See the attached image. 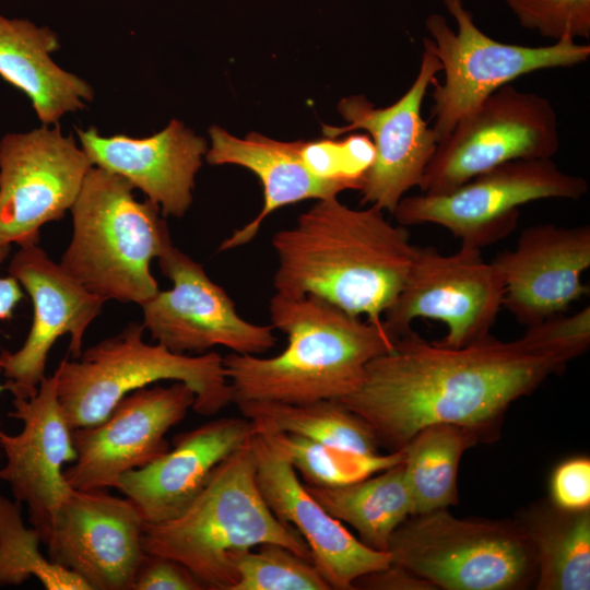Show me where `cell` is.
Segmentation results:
<instances>
[{"label": "cell", "mask_w": 590, "mask_h": 590, "mask_svg": "<svg viewBox=\"0 0 590 590\" xmlns=\"http://www.w3.org/2000/svg\"><path fill=\"white\" fill-rule=\"evenodd\" d=\"M569 361L526 331L509 342L492 335L448 347L411 330L370 361L359 387L339 401L370 425L387 452L402 450L418 430L441 423L488 442L498 438L511 403Z\"/></svg>", "instance_id": "obj_1"}, {"label": "cell", "mask_w": 590, "mask_h": 590, "mask_svg": "<svg viewBox=\"0 0 590 590\" xmlns=\"http://www.w3.org/2000/svg\"><path fill=\"white\" fill-rule=\"evenodd\" d=\"M275 293L314 295L371 322L400 293L417 246L405 226L375 205L352 209L337 197L318 200L296 225L272 238Z\"/></svg>", "instance_id": "obj_2"}, {"label": "cell", "mask_w": 590, "mask_h": 590, "mask_svg": "<svg viewBox=\"0 0 590 590\" xmlns=\"http://www.w3.org/2000/svg\"><path fill=\"white\" fill-rule=\"evenodd\" d=\"M269 311L271 326L286 335L287 345L271 357L234 352L223 357L233 403L341 400L359 387L367 364L391 351L397 340L384 322L314 295L275 293Z\"/></svg>", "instance_id": "obj_3"}, {"label": "cell", "mask_w": 590, "mask_h": 590, "mask_svg": "<svg viewBox=\"0 0 590 590\" xmlns=\"http://www.w3.org/2000/svg\"><path fill=\"white\" fill-rule=\"evenodd\" d=\"M266 543L281 544L311 560L303 536L267 506L250 440L214 469L182 514L166 522L144 523L142 535L145 553L181 563L205 590H231L236 574L229 555Z\"/></svg>", "instance_id": "obj_4"}, {"label": "cell", "mask_w": 590, "mask_h": 590, "mask_svg": "<svg viewBox=\"0 0 590 590\" xmlns=\"http://www.w3.org/2000/svg\"><path fill=\"white\" fill-rule=\"evenodd\" d=\"M122 177L92 166L70 209L72 237L60 266L106 300L143 305L158 291L151 262L173 241L160 208L138 201Z\"/></svg>", "instance_id": "obj_5"}, {"label": "cell", "mask_w": 590, "mask_h": 590, "mask_svg": "<svg viewBox=\"0 0 590 590\" xmlns=\"http://www.w3.org/2000/svg\"><path fill=\"white\" fill-rule=\"evenodd\" d=\"M142 322L63 358L56 368L57 393L72 429L103 421L127 394L162 381H181L196 396L192 411L212 416L233 403L223 356L209 351L191 356L143 340Z\"/></svg>", "instance_id": "obj_6"}, {"label": "cell", "mask_w": 590, "mask_h": 590, "mask_svg": "<svg viewBox=\"0 0 590 590\" xmlns=\"http://www.w3.org/2000/svg\"><path fill=\"white\" fill-rule=\"evenodd\" d=\"M387 552L435 589L523 590L536 579L534 552L515 519H461L448 509L411 515Z\"/></svg>", "instance_id": "obj_7"}, {"label": "cell", "mask_w": 590, "mask_h": 590, "mask_svg": "<svg viewBox=\"0 0 590 590\" xmlns=\"http://www.w3.org/2000/svg\"><path fill=\"white\" fill-rule=\"evenodd\" d=\"M457 23L455 31L441 14H430L425 27L430 37L423 47L440 61L442 83L432 93V126L438 142L487 96L519 76L534 71L578 66L588 60L590 45L563 38L547 46L498 42L475 24L463 0H442Z\"/></svg>", "instance_id": "obj_8"}, {"label": "cell", "mask_w": 590, "mask_h": 590, "mask_svg": "<svg viewBox=\"0 0 590 590\" xmlns=\"http://www.w3.org/2000/svg\"><path fill=\"white\" fill-rule=\"evenodd\" d=\"M587 179L567 174L551 158L517 160L475 176L442 194L403 197L393 215L402 226L436 224L461 245L482 249L515 231L519 208L544 199H581Z\"/></svg>", "instance_id": "obj_9"}, {"label": "cell", "mask_w": 590, "mask_h": 590, "mask_svg": "<svg viewBox=\"0 0 590 590\" xmlns=\"http://www.w3.org/2000/svg\"><path fill=\"white\" fill-rule=\"evenodd\" d=\"M558 149L552 103L507 84L464 115L437 143L418 188L427 194L447 193L502 164L552 158Z\"/></svg>", "instance_id": "obj_10"}, {"label": "cell", "mask_w": 590, "mask_h": 590, "mask_svg": "<svg viewBox=\"0 0 590 590\" xmlns=\"http://www.w3.org/2000/svg\"><path fill=\"white\" fill-rule=\"evenodd\" d=\"M503 278L481 249L463 246L451 255L417 247L406 280L382 316L388 332L398 339L412 330L417 318L435 319L447 327L438 341L462 347L492 337L504 304Z\"/></svg>", "instance_id": "obj_11"}, {"label": "cell", "mask_w": 590, "mask_h": 590, "mask_svg": "<svg viewBox=\"0 0 590 590\" xmlns=\"http://www.w3.org/2000/svg\"><path fill=\"white\" fill-rule=\"evenodd\" d=\"M59 125L0 141V246L38 244L42 227L63 217L92 167Z\"/></svg>", "instance_id": "obj_12"}, {"label": "cell", "mask_w": 590, "mask_h": 590, "mask_svg": "<svg viewBox=\"0 0 590 590\" xmlns=\"http://www.w3.org/2000/svg\"><path fill=\"white\" fill-rule=\"evenodd\" d=\"M172 288L141 305L151 338L178 354H203L221 345L237 354L258 355L276 344L272 326L241 318L228 294L202 264L170 246L158 259Z\"/></svg>", "instance_id": "obj_13"}, {"label": "cell", "mask_w": 590, "mask_h": 590, "mask_svg": "<svg viewBox=\"0 0 590 590\" xmlns=\"http://www.w3.org/2000/svg\"><path fill=\"white\" fill-rule=\"evenodd\" d=\"M439 72L440 61L424 48L415 80L396 103L375 107L363 95L345 97L339 102L338 110L347 125L323 126L328 138L354 130H365L371 137L375 156L359 190L362 204L392 214L404 194L420 186L438 143L433 128L422 117V105Z\"/></svg>", "instance_id": "obj_14"}, {"label": "cell", "mask_w": 590, "mask_h": 590, "mask_svg": "<svg viewBox=\"0 0 590 590\" xmlns=\"http://www.w3.org/2000/svg\"><path fill=\"white\" fill-rule=\"evenodd\" d=\"M181 381L140 388L123 397L99 423L72 429L76 458L63 470L73 489L116 488L120 477L143 468L170 449L167 432L194 403Z\"/></svg>", "instance_id": "obj_15"}, {"label": "cell", "mask_w": 590, "mask_h": 590, "mask_svg": "<svg viewBox=\"0 0 590 590\" xmlns=\"http://www.w3.org/2000/svg\"><path fill=\"white\" fill-rule=\"evenodd\" d=\"M144 521L127 498L105 489H73L56 510L45 546L49 559L91 590H132L146 553Z\"/></svg>", "instance_id": "obj_16"}, {"label": "cell", "mask_w": 590, "mask_h": 590, "mask_svg": "<svg viewBox=\"0 0 590 590\" xmlns=\"http://www.w3.org/2000/svg\"><path fill=\"white\" fill-rule=\"evenodd\" d=\"M9 274L30 295L33 321L19 350L0 351V371L13 397L30 398L46 377L55 342L69 334V352L79 358L86 329L102 314L107 300L85 288L38 244L19 248L10 261Z\"/></svg>", "instance_id": "obj_17"}, {"label": "cell", "mask_w": 590, "mask_h": 590, "mask_svg": "<svg viewBox=\"0 0 590 590\" xmlns=\"http://www.w3.org/2000/svg\"><path fill=\"white\" fill-rule=\"evenodd\" d=\"M57 379L55 370L42 380L34 396L13 397L9 416L22 422V430L13 435L0 430V449L5 457L0 480L10 486L14 500L26 506L42 544L49 535L56 510L72 491L62 467L76 458Z\"/></svg>", "instance_id": "obj_18"}, {"label": "cell", "mask_w": 590, "mask_h": 590, "mask_svg": "<svg viewBox=\"0 0 590 590\" xmlns=\"http://www.w3.org/2000/svg\"><path fill=\"white\" fill-rule=\"evenodd\" d=\"M250 446L258 488L272 514L307 543L311 562L334 590H354L363 575L391 564L388 552L356 539L306 489L286 456L255 429Z\"/></svg>", "instance_id": "obj_19"}, {"label": "cell", "mask_w": 590, "mask_h": 590, "mask_svg": "<svg viewBox=\"0 0 590 590\" xmlns=\"http://www.w3.org/2000/svg\"><path fill=\"white\" fill-rule=\"evenodd\" d=\"M492 262L504 281L503 307L521 324L539 323L589 293L581 276L590 267V226H529Z\"/></svg>", "instance_id": "obj_20"}, {"label": "cell", "mask_w": 590, "mask_h": 590, "mask_svg": "<svg viewBox=\"0 0 590 590\" xmlns=\"http://www.w3.org/2000/svg\"><path fill=\"white\" fill-rule=\"evenodd\" d=\"M255 426L246 417H222L175 436L173 447L152 463L125 473L117 489L144 523H162L182 514L214 469L249 442Z\"/></svg>", "instance_id": "obj_21"}, {"label": "cell", "mask_w": 590, "mask_h": 590, "mask_svg": "<svg viewBox=\"0 0 590 590\" xmlns=\"http://www.w3.org/2000/svg\"><path fill=\"white\" fill-rule=\"evenodd\" d=\"M93 166L114 173L141 190L163 216L182 217L191 205L194 178L206 142L173 119L149 138L103 137L95 127L75 128Z\"/></svg>", "instance_id": "obj_22"}, {"label": "cell", "mask_w": 590, "mask_h": 590, "mask_svg": "<svg viewBox=\"0 0 590 590\" xmlns=\"http://www.w3.org/2000/svg\"><path fill=\"white\" fill-rule=\"evenodd\" d=\"M211 146L205 160L211 165H237L252 172L263 188V205L257 216L224 239L219 251H227L251 241L263 221L284 205L308 199H328L345 187L314 175L302 160L300 140L284 142L257 132L237 138L219 126L209 130Z\"/></svg>", "instance_id": "obj_23"}, {"label": "cell", "mask_w": 590, "mask_h": 590, "mask_svg": "<svg viewBox=\"0 0 590 590\" xmlns=\"http://www.w3.org/2000/svg\"><path fill=\"white\" fill-rule=\"evenodd\" d=\"M59 47L50 28L0 14V78L28 97L44 126L57 125L94 97L86 81L54 62L50 54Z\"/></svg>", "instance_id": "obj_24"}, {"label": "cell", "mask_w": 590, "mask_h": 590, "mask_svg": "<svg viewBox=\"0 0 590 590\" xmlns=\"http://www.w3.org/2000/svg\"><path fill=\"white\" fill-rule=\"evenodd\" d=\"M534 552L536 590L590 589V508L538 502L515 518Z\"/></svg>", "instance_id": "obj_25"}, {"label": "cell", "mask_w": 590, "mask_h": 590, "mask_svg": "<svg viewBox=\"0 0 590 590\" xmlns=\"http://www.w3.org/2000/svg\"><path fill=\"white\" fill-rule=\"evenodd\" d=\"M305 487L333 518L351 526L359 541L376 551L387 552L393 531L413 515L402 462L352 484Z\"/></svg>", "instance_id": "obj_26"}, {"label": "cell", "mask_w": 590, "mask_h": 590, "mask_svg": "<svg viewBox=\"0 0 590 590\" xmlns=\"http://www.w3.org/2000/svg\"><path fill=\"white\" fill-rule=\"evenodd\" d=\"M481 442L477 435L455 424H433L418 430L402 449L413 515L457 505L458 469L465 450Z\"/></svg>", "instance_id": "obj_27"}, {"label": "cell", "mask_w": 590, "mask_h": 590, "mask_svg": "<svg viewBox=\"0 0 590 590\" xmlns=\"http://www.w3.org/2000/svg\"><path fill=\"white\" fill-rule=\"evenodd\" d=\"M235 404L244 417L256 424L362 455L381 453L370 425L339 400L302 404L239 401Z\"/></svg>", "instance_id": "obj_28"}, {"label": "cell", "mask_w": 590, "mask_h": 590, "mask_svg": "<svg viewBox=\"0 0 590 590\" xmlns=\"http://www.w3.org/2000/svg\"><path fill=\"white\" fill-rule=\"evenodd\" d=\"M253 423V422H252ZM255 429L281 450L308 485L335 487L352 484L403 461V450L362 455L253 423Z\"/></svg>", "instance_id": "obj_29"}, {"label": "cell", "mask_w": 590, "mask_h": 590, "mask_svg": "<svg viewBox=\"0 0 590 590\" xmlns=\"http://www.w3.org/2000/svg\"><path fill=\"white\" fill-rule=\"evenodd\" d=\"M40 536L26 527L21 504L0 495V586H19L36 578L47 590H91L75 574L46 558Z\"/></svg>", "instance_id": "obj_30"}, {"label": "cell", "mask_w": 590, "mask_h": 590, "mask_svg": "<svg viewBox=\"0 0 590 590\" xmlns=\"http://www.w3.org/2000/svg\"><path fill=\"white\" fill-rule=\"evenodd\" d=\"M236 574L231 590H329L311 560L276 543L232 553Z\"/></svg>", "instance_id": "obj_31"}, {"label": "cell", "mask_w": 590, "mask_h": 590, "mask_svg": "<svg viewBox=\"0 0 590 590\" xmlns=\"http://www.w3.org/2000/svg\"><path fill=\"white\" fill-rule=\"evenodd\" d=\"M299 152L314 175L338 182L346 190L362 189L375 156L373 142L366 134H350L341 140H300Z\"/></svg>", "instance_id": "obj_32"}, {"label": "cell", "mask_w": 590, "mask_h": 590, "mask_svg": "<svg viewBox=\"0 0 590 590\" xmlns=\"http://www.w3.org/2000/svg\"><path fill=\"white\" fill-rule=\"evenodd\" d=\"M521 26L554 39L590 37V0H504Z\"/></svg>", "instance_id": "obj_33"}, {"label": "cell", "mask_w": 590, "mask_h": 590, "mask_svg": "<svg viewBox=\"0 0 590 590\" xmlns=\"http://www.w3.org/2000/svg\"><path fill=\"white\" fill-rule=\"evenodd\" d=\"M550 500L567 510L590 508V459L571 457L562 461L550 479Z\"/></svg>", "instance_id": "obj_34"}, {"label": "cell", "mask_w": 590, "mask_h": 590, "mask_svg": "<svg viewBox=\"0 0 590 590\" xmlns=\"http://www.w3.org/2000/svg\"><path fill=\"white\" fill-rule=\"evenodd\" d=\"M132 590L204 589L181 563L166 556L146 553L134 577Z\"/></svg>", "instance_id": "obj_35"}, {"label": "cell", "mask_w": 590, "mask_h": 590, "mask_svg": "<svg viewBox=\"0 0 590 590\" xmlns=\"http://www.w3.org/2000/svg\"><path fill=\"white\" fill-rule=\"evenodd\" d=\"M353 586L365 590H436L423 578L393 563L361 576Z\"/></svg>", "instance_id": "obj_36"}, {"label": "cell", "mask_w": 590, "mask_h": 590, "mask_svg": "<svg viewBox=\"0 0 590 590\" xmlns=\"http://www.w3.org/2000/svg\"><path fill=\"white\" fill-rule=\"evenodd\" d=\"M9 252L10 246H0V264ZM23 298L24 291L13 276H0V321L12 319L16 306Z\"/></svg>", "instance_id": "obj_37"}, {"label": "cell", "mask_w": 590, "mask_h": 590, "mask_svg": "<svg viewBox=\"0 0 590 590\" xmlns=\"http://www.w3.org/2000/svg\"><path fill=\"white\" fill-rule=\"evenodd\" d=\"M3 391H9V386L8 384H0V394L3 392ZM1 422V420H0Z\"/></svg>", "instance_id": "obj_38"}]
</instances>
